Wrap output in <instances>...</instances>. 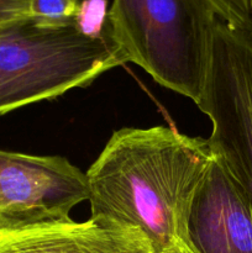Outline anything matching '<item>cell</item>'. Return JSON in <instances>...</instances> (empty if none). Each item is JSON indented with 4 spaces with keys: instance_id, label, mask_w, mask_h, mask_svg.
Returning a JSON list of instances; mask_svg holds the SVG:
<instances>
[{
    "instance_id": "cell-1",
    "label": "cell",
    "mask_w": 252,
    "mask_h": 253,
    "mask_svg": "<svg viewBox=\"0 0 252 253\" xmlns=\"http://www.w3.org/2000/svg\"><path fill=\"white\" fill-rule=\"evenodd\" d=\"M214 157L208 138L166 126L114 131L85 173L90 217L137 227L155 253L187 245L190 207Z\"/></svg>"
},
{
    "instance_id": "cell-2",
    "label": "cell",
    "mask_w": 252,
    "mask_h": 253,
    "mask_svg": "<svg viewBox=\"0 0 252 253\" xmlns=\"http://www.w3.org/2000/svg\"><path fill=\"white\" fill-rule=\"evenodd\" d=\"M217 16L207 0H114L106 34L158 84L199 104Z\"/></svg>"
},
{
    "instance_id": "cell-3",
    "label": "cell",
    "mask_w": 252,
    "mask_h": 253,
    "mask_svg": "<svg viewBox=\"0 0 252 253\" xmlns=\"http://www.w3.org/2000/svg\"><path fill=\"white\" fill-rule=\"evenodd\" d=\"M126 63L109 35L86 37L76 22L44 26L34 19L0 27V115L74 88Z\"/></svg>"
},
{
    "instance_id": "cell-4",
    "label": "cell",
    "mask_w": 252,
    "mask_h": 253,
    "mask_svg": "<svg viewBox=\"0 0 252 253\" xmlns=\"http://www.w3.org/2000/svg\"><path fill=\"white\" fill-rule=\"evenodd\" d=\"M198 108L208 115L212 150L252 203V39L217 17L210 72Z\"/></svg>"
},
{
    "instance_id": "cell-5",
    "label": "cell",
    "mask_w": 252,
    "mask_h": 253,
    "mask_svg": "<svg viewBox=\"0 0 252 253\" xmlns=\"http://www.w3.org/2000/svg\"><path fill=\"white\" fill-rule=\"evenodd\" d=\"M85 200V173L66 158L0 151L1 219L15 224L62 221Z\"/></svg>"
},
{
    "instance_id": "cell-6",
    "label": "cell",
    "mask_w": 252,
    "mask_h": 253,
    "mask_svg": "<svg viewBox=\"0 0 252 253\" xmlns=\"http://www.w3.org/2000/svg\"><path fill=\"white\" fill-rule=\"evenodd\" d=\"M187 246L193 253H252V203L216 153L190 207Z\"/></svg>"
},
{
    "instance_id": "cell-7",
    "label": "cell",
    "mask_w": 252,
    "mask_h": 253,
    "mask_svg": "<svg viewBox=\"0 0 252 253\" xmlns=\"http://www.w3.org/2000/svg\"><path fill=\"white\" fill-rule=\"evenodd\" d=\"M0 253H155L137 227L89 219L15 224L0 217Z\"/></svg>"
},
{
    "instance_id": "cell-8",
    "label": "cell",
    "mask_w": 252,
    "mask_h": 253,
    "mask_svg": "<svg viewBox=\"0 0 252 253\" xmlns=\"http://www.w3.org/2000/svg\"><path fill=\"white\" fill-rule=\"evenodd\" d=\"M78 0H32V19L44 26L76 22Z\"/></svg>"
},
{
    "instance_id": "cell-9",
    "label": "cell",
    "mask_w": 252,
    "mask_h": 253,
    "mask_svg": "<svg viewBox=\"0 0 252 253\" xmlns=\"http://www.w3.org/2000/svg\"><path fill=\"white\" fill-rule=\"evenodd\" d=\"M207 2L227 26L252 36V0H207Z\"/></svg>"
},
{
    "instance_id": "cell-10",
    "label": "cell",
    "mask_w": 252,
    "mask_h": 253,
    "mask_svg": "<svg viewBox=\"0 0 252 253\" xmlns=\"http://www.w3.org/2000/svg\"><path fill=\"white\" fill-rule=\"evenodd\" d=\"M108 0H82L76 16L77 29L86 37L100 39L108 26Z\"/></svg>"
},
{
    "instance_id": "cell-11",
    "label": "cell",
    "mask_w": 252,
    "mask_h": 253,
    "mask_svg": "<svg viewBox=\"0 0 252 253\" xmlns=\"http://www.w3.org/2000/svg\"><path fill=\"white\" fill-rule=\"evenodd\" d=\"M32 17V0H0V27Z\"/></svg>"
},
{
    "instance_id": "cell-12",
    "label": "cell",
    "mask_w": 252,
    "mask_h": 253,
    "mask_svg": "<svg viewBox=\"0 0 252 253\" xmlns=\"http://www.w3.org/2000/svg\"><path fill=\"white\" fill-rule=\"evenodd\" d=\"M157 253H193L189 250V247L185 244H177L174 246L169 247L167 250H163V251H160Z\"/></svg>"
},
{
    "instance_id": "cell-13",
    "label": "cell",
    "mask_w": 252,
    "mask_h": 253,
    "mask_svg": "<svg viewBox=\"0 0 252 253\" xmlns=\"http://www.w3.org/2000/svg\"><path fill=\"white\" fill-rule=\"evenodd\" d=\"M250 39H252V36H251V37H250Z\"/></svg>"
}]
</instances>
